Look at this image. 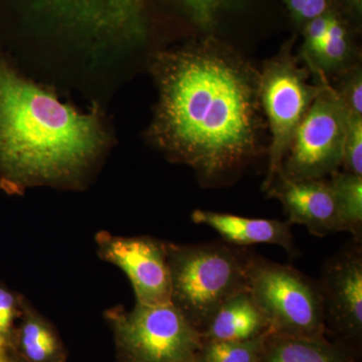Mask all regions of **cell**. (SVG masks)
<instances>
[{"mask_svg":"<svg viewBox=\"0 0 362 362\" xmlns=\"http://www.w3.org/2000/svg\"><path fill=\"white\" fill-rule=\"evenodd\" d=\"M149 138L206 185L230 180L261 152L259 73L216 40L158 52Z\"/></svg>","mask_w":362,"mask_h":362,"instance_id":"6da1fadb","label":"cell"},{"mask_svg":"<svg viewBox=\"0 0 362 362\" xmlns=\"http://www.w3.org/2000/svg\"><path fill=\"white\" fill-rule=\"evenodd\" d=\"M110 144L103 113H84L21 75L0 51V185L82 189Z\"/></svg>","mask_w":362,"mask_h":362,"instance_id":"7a4b0ae2","label":"cell"},{"mask_svg":"<svg viewBox=\"0 0 362 362\" xmlns=\"http://www.w3.org/2000/svg\"><path fill=\"white\" fill-rule=\"evenodd\" d=\"M170 303L199 332L226 301L249 290L252 252L226 242H166Z\"/></svg>","mask_w":362,"mask_h":362,"instance_id":"3957f363","label":"cell"},{"mask_svg":"<svg viewBox=\"0 0 362 362\" xmlns=\"http://www.w3.org/2000/svg\"><path fill=\"white\" fill-rule=\"evenodd\" d=\"M115 342L117 362H197L202 334L175 306L136 303L104 314Z\"/></svg>","mask_w":362,"mask_h":362,"instance_id":"277c9868","label":"cell"},{"mask_svg":"<svg viewBox=\"0 0 362 362\" xmlns=\"http://www.w3.org/2000/svg\"><path fill=\"white\" fill-rule=\"evenodd\" d=\"M249 291L272 332L290 337L324 338L326 329L318 284L297 269L252 252Z\"/></svg>","mask_w":362,"mask_h":362,"instance_id":"5b68a950","label":"cell"},{"mask_svg":"<svg viewBox=\"0 0 362 362\" xmlns=\"http://www.w3.org/2000/svg\"><path fill=\"white\" fill-rule=\"evenodd\" d=\"M291 47V44L283 47L259 73V102L272 135L265 192L281 173L295 131L327 83L323 78L320 84H312L309 71L300 66Z\"/></svg>","mask_w":362,"mask_h":362,"instance_id":"8992f818","label":"cell"},{"mask_svg":"<svg viewBox=\"0 0 362 362\" xmlns=\"http://www.w3.org/2000/svg\"><path fill=\"white\" fill-rule=\"evenodd\" d=\"M349 112L326 83L293 136L281 173L293 180H325L342 165Z\"/></svg>","mask_w":362,"mask_h":362,"instance_id":"52a82bcc","label":"cell"},{"mask_svg":"<svg viewBox=\"0 0 362 362\" xmlns=\"http://www.w3.org/2000/svg\"><path fill=\"white\" fill-rule=\"evenodd\" d=\"M98 256L120 268L129 279L136 303L170 302V274L166 242L148 235L121 237L107 230L96 233Z\"/></svg>","mask_w":362,"mask_h":362,"instance_id":"ba28073f","label":"cell"},{"mask_svg":"<svg viewBox=\"0 0 362 362\" xmlns=\"http://www.w3.org/2000/svg\"><path fill=\"white\" fill-rule=\"evenodd\" d=\"M325 329L358 343L362 333V243H354L324 264L318 282Z\"/></svg>","mask_w":362,"mask_h":362,"instance_id":"9c48e42d","label":"cell"},{"mask_svg":"<svg viewBox=\"0 0 362 362\" xmlns=\"http://www.w3.org/2000/svg\"><path fill=\"white\" fill-rule=\"evenodd\" d=\"M266 192L282 204L291 225L306 226L308 232L317 237L345 232L330 180H293L279 173Z\"/></svg>","mask_w":362,"mask_h":362,"instance_id":"30bf717a","label":"cell"},{"mask_svg":"<svg viewBox=\"0 0 362 362\" xmlns=\"http://www.w3.org/2000/svg\"><path fill=\"white\" fill-rule=\"evenodd\" d=\"M195 223L213 228L221 239L233 246L247 247L267 244L282 247L294 254L295 242L289 221L251 218L232 214L197 209L192 214Z\"/></svg>","mask_w":362,"mask_h":362,"instance_id":"8fae6325","label":"cell"},{"mask_svg":"<svg viewBox=\"0 0 362 362\" xmlns=\"http://www.w3.org/2000/svg\"><path fill=\"white\" fill-rule=\"evenodd\" d=\"M13 346L23 362H66L68 354L54 324L25 299Z\"/></svg>","mask_w":362,"mask_h":362,"instance_id":"7c38bea8","label":"cell"},{"mask_svg":"<svg viewBox=\"0 0 362 362\" xmlns=\"http://www.w3.org/2000/svg\"><path fill=\"white\" fill-rule=\"evenodd\" d=\"M270 330L268 321L247 290L226 301L202 334L204 340L244 341Z\"/></svg>","mask_w":362,"mask_h":362,"instance_id":"4fadbf2b","label":"cell"},{"mask_svg":"<svg viewBox=\"0 0 362 362\" xmlns=\"http://www.w3.org/2000/svg\"><path fill=\"white\" fill-rule=\"evenodd\" d=\"M259 362H354L346 349L324 338L284 337L271 332Z\"/></svg>","mask_w":362,"mask_h":362,"instance_id":"5bb4252c","label":"cell"},{"mask_svg":"<svg viewBox=\"0 0 362 362\" xmlns=\"http://www.w3.org/2000/svg\"><path fill=\"white\" fill-rule=\"evenodd\" d=\"M330 182L334 188L345 232L354 235V240L362 239V176L337 171L331 175Z\"/></svg>","mask_w":362,"mask_h":362,"instance_id":"9a60e30c","label":"cell"},{"mask_svg":"<svg viewBox=\"0 0 362 362\" xmlns=\"http://www.w3.org/2000/svg\"><path fill=\"white\" fill-rule=\"evenodd\" d=\"M272 330L244 341L204 340L197 362H259Z\"/></svg>","mask_w":362,"mask_h":362,"instance_id":"2e32d148","label":"cell"},{"mask_svg":"<svg viewBox=\"0 0 362 362\" xmlns=\"http://www.w3.org/2000/svg\"><path fill=\"white\" fill-rule=\"evenodd\" d=\"M349 57L350 42L346 28L337 16H333L322 44L308 62L314 71H319L322 75L324 71L341 68Z\"/></svg>","mask_w":362,"mask_h":362,"instance_id":"e0dca14e","label":"cell"},{"mask_svg":"<svg viewBox=\"0 0 362 362\" xmlns=\"http://www.w3.org/2000/svg\"><path fill=\"white\" fill-rule=\"evenodd\" d=\"M342 165L345 173L362 176V117L349 116Z\"/></svg>","mask_w":362,"mask_h":362,"instance_id":"ac0fdd59","label":"cell"},{"mask_svg":"<svg viewBox=\"0 0 362 362\" xmlns=\"http://www.w3.org/2000/svg\"><path fill=\"white\" fill-rule=\"evenodd\" d=\"M25 297L14 292L0 280V335L11 340L16 322L23 312Z\"/></svg>","mask_w":362,"mask_h":362,"instance_id":"d6986e66","label":"cell"},{"mask_svg":"<svg viewBox=\"0 0 362 362\" xmlns=\"http://www.w3.org/2000/svg\"><path fill=\"white\" fill-rule=\"evenodd\" d=\"M197 25L204 28H213L223 9L228 8L238 0H180Z\"/></svg>","mask_w":362,"mask_h":362,"instance_id":"ffe728a7","label":"cell"},{"mask_svg":"<svg viewBox=\"0 0 362 362\" xmlns=\"http://www.w3.org/2000/svg\"><path fill=\"white\" fill-rule=\"evenodd\" d=\"M350 116L362 117V77L361 69H356L337 90Z\"/></svg>","mask_w":362,"mask_h":362,"instance_id":"44dd1931","label":"cell"},{"mask_svg":"<svg viewBox=\"0 0 362 362\" xmlns=\"http://www.w3.org/2000/svg\"><path fill=\"white\" fill-rule=\"evenodd\" d=\"M332 16L333 14L327 13L306 23L304 33V51L308 59L313 58L314 54L322 44Z\"/></svg>","mask_w":362,"mask_h":362,"instance_id":"7402d4cb","label":"cell"},{"mask_svg":"<svg viewBox=\"0 0 362 362\" xmlns=\"http://www.w3.org/2000/svg\"><path fill=\"white\" fill-rule=\"evenodd\" d=\"M285 4L295 20L301 23L327 13L328 0H285Z\"/></svg>","mask_w":362,"mask_h":362,"instance_id":"603a6c76","label":"cell"},{"mask_svg":"<svg viewBox=\"0 0 362 362\" xmlns=\"http://www.w3.org/2000/svg\"><path fill=\"white\" fill-rule=\"evenodd\" d=\"M0 362H23L16 354L9 338L0 335Z\"/></svg>","mask_w":362,"mask_h":362,"instance_id":"cb8c5ba5","label":"cell"},{"mask_svg":"<svg viewBox=\"0 0 362 362\" xmlns=\"http://www.w3.org/2000/svg\"><path fill=\"white\" fill-rule=\"evenodd\" d=\"M350 6H354V9L358 13H361L362 0H349Z\"/></svg>","mask_w":362,"mask_h":362,"instance_id":"d4e9b609","label":"cell"}]
</instances>
